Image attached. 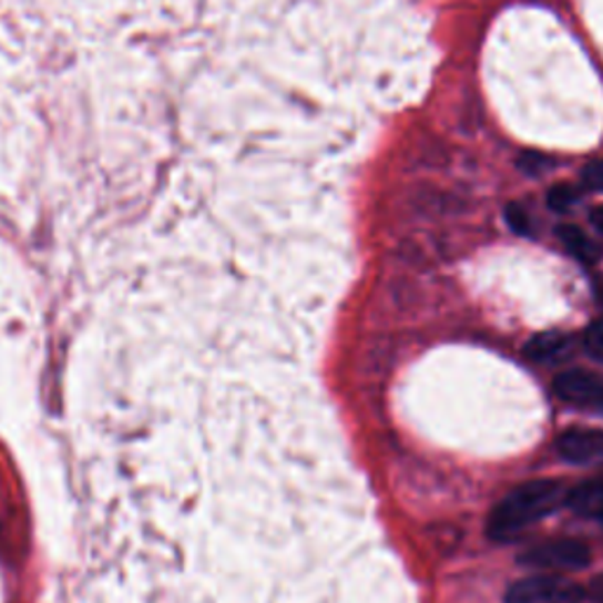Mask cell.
<instances>
[{"mask_svg": "<svg viewBox=\"0 0 603 603\" xmlns=\"http://www.w3.org/2000/svg\"><path fill=\"white\" fill-rule=\"evenodd\" d=\"M571 488L556 479H538L512 490L488 519V533L495 540H507L540 519L554 514L559 507L569 502Z\"/></svg>", "mask_w": 603, "mask_h": 603, "instance_id": "1", "label": "cell"}, {"mask_svg": "<svg viewBox=\"0 0 603 603\" xmlns=\"http://www.w3.org/2000/svg\"><path fill=\"white\" fill-rule=\"evenodd\" d=\"M587 596L580 584L559 575H535L514 582L507 603H582Z\"/></svg>", "mask_w": 603, "mask_h": 603, "instance_id": "2", "label": "cell"}, {"mask_svg": "<svg viewBox=\"0 0 603 603\" xmlns=\"http://www.w3.org/2000/svg\"><path fill=\"white\" fill-rule=\"evenodd\" d=\"M528 569L538 571H582L590 563V550L578 540H552L533 546L519 559Z\"/></svg>", "mask_w": 603, "mask_h": 603, "instance_id": "3", "label": "cell"}, {"mask_svg": "<svg viewBox=\"0 0 603 603\" xmlns=\"http://www.w3.org/2000/svg\"><path fill=\"white\" fill-rule=\"evenodd\" d=\"M554 391L565 403L603 415V372L569 370L556 377Z\"/></svg>", "mask_w": 603, "mask_h": 603, "instance_id": "4", "label": "cell"}, {"mask_svg": "<svg viewBox=\"0 0 603 603\" xmlns=\"http://www.w3.org/2000/svg\"><path fill=\"white\" fill-rule=\"evenodd\" d=\"M559 456L578 467L603 464V431L601 429H571L556 441Z\"/></svg>", "mask_w": 603, "mask_h": 603, "instance_id": "5", "label": "cell"}, {"mask_svg": "<svg viewBox=\"0 0 603 603\" xmlns=\"http://www.w3.org/2000/svg\"><path fill=\"white\" fill-rule=\"evenodd\" d=\"M565 504L584 519L603 521V479L584 481L578 488H573Z\"/></svg>", "mask_w": 603, "mask_h": 603, "instance_id": "6", "label": "cell"}, {"mask_svg": "<svg viewBox=\"0 0 603 603\" xmlns=\"http://www.w3.org/2000/svg\"><path fill=\"white\" fill-rule=\"evenodd\" d=\"M556 236L563 243V248L569 251L573 257H578L580 262H584V264H594L601 257L599 245L587 234H584L580 226L563 224L556 229Z\"/></svg>", "mask_w": 603, "mask_h": 603, "instance_id": "7", "label": "cell"}, {"mask_svg": "<svg viewBox=\"0 0 603 603\" xmlns=\"http://www.w3.org/2000/svg\"><path fill=\"white\" fill-rule=\"evenodd\" d=\"M569 349L571 337H565L563 333H542L525 345V354L535 361H556V358L569 354Z\"/></svg>", "mask_w": 603, "mask_h": 603, "instance_id": "8", "label": "cell"}, {"mask_svg": "<svg viewBox=\"0 0 603 603\" xmlns=\"http://www.w3.org/2000/svg\"><path fill=\"white\" fill-rule=\"evenodd\" d=\"M584 349L599 364H603V318L594 320V324L584 330Z\"/></svg>", "mask_w": 603, "mask_h": 603, "instance_id": "9", "label": "cell"}, {"mask_svg": "<svg viewBox=\"0 0 603 603\" xmlns=\"http://www.w3.org/2000/svg\"><path fill=\"white\" fill-rule=\"evenodd\" d=\"M575 201H578L575 188L573 186H563V184L554 186L552 192H550V196H546V203H550V207H552V211H556V213L571 211Z\"/></svg>", "mask_w": 603, "mask_h": 603, "instance_id": "10", "label": "cell"}, {"mask_svg": "<svg viewBox=\"0 0 603 603\" xmlns=\"http://www.w3.org/2000/svg\"><path fill=\"white\" fill-rule=\"evenodd\" d=\"M582 184L587 186L590 192H603V159L592 161L582 170Z\"/></svg>", "mask_w": 603, "mask_h": 603, "instance_id": "11", "label": "cell"}, {"mask_svg": "<svg viewBox=\"0 0 603 603\" xmlns=\"http://www.w3.org/2000/svg\"><path fill=\"white\" fill-rule=\"evenodd\" d=\"M507 222H509V226H512L514 232H519V234H528V215L521 211L519 205H509V211H507Z\"/></svg>", "mask_w": 603, "mask_h": 603, "instance_id": "12", "label": "cell"}, {"mask_svg": "<svg viewBox=\"0 0 603 603\" xmlns=\"http://www.w3.org/2000/svg\"><path fill=\"white\" fill-rule=\"evenodd\" d=\"M590 596L596 601V603H603V575L594 578L592 584H590Z\"/></svg>", "mask_w": 603, "mask_h": 603, "instance_id": "13", "label": "cell"}, {"mask_svg": "<svg viewBox=\"0 0 603 603\" xmlns=\"http://www.w3.org/2000/svg\"><path fill=\"white\" fill-rule=\"evenodd\" d=\"M592 224H594L596 229L603 234V205L594 207V213H592Z\"/></svg>", "mask_w": 603, "mask_h": 603, "instance_id": "14", "label": "cell"}, {"mask_svg": "<svg viewBox=\"0 0 603 603\" xmlns=\"http://www.w3.org/2000/svg\"><path fill=\"white\" fill-rule=\"evenodd\" d=\"M599 299H601V305H603V286L599 288Z\"/></svg>", "mask_w": 603, "mask_h": 603, "instance_id": "15", "label": "cell"}]
</instances>
